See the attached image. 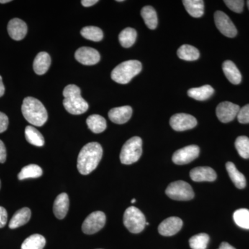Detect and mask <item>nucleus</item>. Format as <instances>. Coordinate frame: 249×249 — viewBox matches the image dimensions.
Segmentation results:
<instances>
[{
  "label": "nucleus",
  "mask_w": 249,
  "mask_h": 249,
  "mask_svg": "<svg viewBox=\"0 0 249 249\" xmlns=\"http://www.w3.org/2000/svg\"><path fill=\"white\" fill-rule=\"evenodd\" d=\"M224 2L233 12L240 14L243 11L245 1L242 0H225Z\"/></svg>",
  "instance_id": "nucleus-36"
},
{
  "label": "nucleus",
  "mask_w": 249,
  "mask_h": 249,
  "mask_svg": "<svg viewBox=\"0 0 249 249\" xmlns=\"http://www.w3.org/2000/svg\"><path fill=\"white\" fill-rule=\"evenodd\" d=\"M77 61L84 65H93L101 60V55L97 50L91 47H80L75 53Z\"/></svg>",
  "instance_id": "nucleus-13"
},
{
  "label": "nucleus",
  "mask_w": 249,
  "mask_h": 249,
  "mask_svg": "<svg viewBox=\"0 0 249 249\" xmlns=\"http://www.w3.org/2000/svg\"><path fill=\"white\" fill-rule=\"evenodd\" d=\"M237 117L240 124H249V104L240 108Z\"/></svg>",
  "instance_id": "nucleus-37"
},
{
  "label": "nucleus",
  "mask_w": 249,
  "mask_h": 249,
  "mask_svg": "<svg viewBox=\"0 0 249 249\" xmlns=\"http://www.w3.org/2000/svg\"><path fill=\"white\" fill-rule=\"evenodd\" d=\"M5 92V88L4 83H3L2 78L0 76V97L4 96Z\"/></svg>",
  "instance_id": "nucleus-43"
},
{
  "label": "nucleus",
  "mask_w": 249,
  "mask_h": 249,
  "mask_svg": "<svg viewBox=\"0 0 249 249\" xmlns=\"http://www.w3.org/2000/svg\"><path fill=\"white\" fill-rule=\"evenodd\" d=\"M191 179L196 182L214 181L217 178V174L210 167H197L190 173Z\"/></svg>",
  "instance_id": "nucleus-16"
},
{
  "label": "nucleus",
  "mask_w": 249,
  "mask_h": 249,
  "mask_svg": "<svg viewBox=\"0 0 249 249\" xmlns=\"http://www.w3.org/2000/svg\"><path fill=\"white\" fill-rule=\"evenodd\" d=\"M235 145L239 155L244 159H249V138L240 136L236 139Z\"/></svg>",
  "instance_id": "nucleus-35"
},
{
  "label": "nucleus",
  "mask_w": 249,
  "mask_h": 249,
  "mask_svg": "<svg viewBox=\"0 0 249 249\" xmlns=\"http://www.w3.org/2000/svg\"><path fill=\"white\" fill-rule=\"evenodd\" d=\"M197 121L194 116L190 114L179 113L170 118V124L172 128L178 132L188 130L196 127Z\"/></svg>",
  "instance_id": "nucleus-10"
},
{
  "label": "nucleus",
  "mask_w": 249,
  "mask_h": 249,
  "mask_svg": "<svg viewBox=\"0 0 249 249\" xmlns=\"http://www.w3.org/2000/svg\"><path fill=\"white\" fill-rule=\"evenodd\" d=\"M10 1H11V0H0L1 4H6V3H9Z\"/></svg>",
  "instance_id": "nucleus-44"
},
{
  "label": "nucleus",
  "mask_w": 249,
  "mask_h": 249,
  "mask_svg": "<svg viewBox=\"0 0 249 249\" xmlns=\"http://www.w3.org/2000/svg\"><path fill=\"white\" fill-rule=\"evenodd\" d=\"M183 227V221L180 218L171 217L164 219L159 226V232L163 236H173L178 233Z\"/></svg>",
  "instance_id": "nucleus-14"
},
{
  "label": "nucleus",
  "mask_w": 249,
  "mask_h": 249,
  "mask_svg": "<svg viewBox=\"0 0 249 249\" xmlns=\"http://www.w3.org/2000/svg\"><path fill=\"white\" fill-rule=\"evenodd\" d=\"M9 126V118L4 114L0 112V133L5 132Z\"/></svg>",
  "instance_id": "nucleus-38"
},
{
  "label": "nucleus",
  "mask_w": 249,
  "mask_h": 249,
  "mask_svg": "<svg viewBox=\"0 0 249 249\" xmlns=\"http://www.w3.org/2000/svg\"><path fill=\"white\" fill-rule=\"evenodd\" d=\"M31 217V211L29 208H22L18 211L9 222V228L11 229L22 227L29 222Z\"/></svg>",
  "instance_id": "nucleus-20"
},
{
  "label": "nucleus",
  "mask_w": 249,
  "mask_h": 249,
  "mask_svg": "<svg viewBox=\"0 0 249 249\" xmlns=\"http://www.w3.org/2000/svg\"><path fill=\"white\" fill-rule=\"evenodd\" d=\"M218 249H235V248H234L232 246L229 245L227 242H222Z\"/></svg>",
  "instance_id": "nucleus-42"
},
{
  "label": "nucleus",
  "mask_w": 249,
  "mask_h": 249,
  "mask_svg": "<svg viewBox=\"0 0 249 249\" xmlns=\"http://www.w3.org/2000/svg\"><path fill=\"white\" fill-rule=\"evenodd\" d=\"M226 168L231 179L239 189L245 188L246 186V178L243 174L237 169L235 164L232 162H227Z\"/></svg>",
  "instance_id": "nucleus-24"
},
{
  "label": "nucleus",
  "mask_w": 249,
  "mask_h": 249,
  "mask_svg": "<svg viewBox=\"0 0 249 249\" xmlns=\"http://www.w3.org/2000/svg\"><path fill=\"white\" fill-rule=\"evenodd\" d=\"M131 202H132V204H134V203L136 202V199H132V201H131Z\"/></svg>",
  "instance_id": "nucleus-45"
},
{
  "label": "nucleus",
  "mask_w": 249,
  "mask_h": 249,
  "mask_svg": "<svg viewBox=\"0 0 249 249\" xmlns=\"http://www.w3.org/2000/svg\"><path fill=\"white\" fill-rule=\"evenodd\" d=\"M240 109V106L237 105L229 101H224L218 105L216 109V114L221 122L227 124L234 120Z\"/></svg>",
  "instance_id": "nucleus-12"
},
{
  "label": "nucleus",
  "mask_w": 249,
  "mask_h": 249,
  "mask_svg": "<svg viewBox=\"0 0 249 249\" xmlns=\"http://www.w3.org/2000/svg\"><path fill=\"white\" fill-rule=\"evenodd\" d=\"M106 216L101 211H96L89 214L82 225L83 232L92 235L99 231L106 225Z\"/></svg>",
  "instance_id": "nucleus-8"
},
{
  "label": "nucleus",
  "mask_w": 249,
  "mask_h": 249,
  "mask_svg": "<svg viewBox=\"0 0 249 249\" xmlns=\"http://www.w3.org/2000/svg\"><path fill=\"white\" fill-rule=\"evenodd\" d=\"M80 89L75 85H69L63 90V106L65 109L73 115H79L88 111L89 105L83 99Z\"/></svg>",
  "instance_id": "nucleus-3"
},
{
  "label": "nucleus",
  "mask_w": 249,
  "mask_h": 249,
  "mask_svg": "<svg viewBox=\"0 0 249 249\" xmlns=\"http://www.w3.org/2000/svg\"><path fill=\"white\" fill-rule=\"evenodd\" d=\"M0 188H1V181H0Z\"/></svg>",
  "instance_id": "nucleus-47"
},
{
  "label": "nucleus",
  "mask_w": 249,
  "mask_h": 249,
  "mask_svg": "<svg viewBox=\"0 0 249 249\" xmlns=\"http://www.w3.org/2000/svg\"><path fill=\"white\" fill-rule=\"evenodd\" d=\"M87 124L91 132L99 134L104 132L107 127V122L103 116L98 114H93L87 119Z\"/></svg>",
  "instance_id": "nucleus-25"
},
{
  "label": "nucleus",
  "mask_w": 249,
  "mask_h": 249,
  "mask_svg": "<svg viewBox=\"0 0 249 249\" xmlns=\"http://www.w3.org/2000/svg\"><path fill=\"white\" fill-rule=\"evenodd\" d=\"M22 112L26 120L33 125L41 127L48 119V114L43 104L39 100L30 96L23 101Z\"/></svg>",
  "instance_id": "nucleus-2"
},
{
  "label": "nucleus",
  "mask_w": 249,
  "mask_h": 249,
  "mask_svg": "<svg viewBox=\"0 0 249 249\" xmlns=\"http://www.w3.org/2000/svg\"><path fill=\"white\" fill-rule=\"evenodd\" d=\"M214 92L213 88L211 85H206L200 88H192L188 90V95L196 101H203L211 98Z\"/></svg>",
  "instance_id": "nucleus-23"
},
{
  "label": "nucleus",
  "mask_w": 249,
  "mask_h": 249,
  "mask_svg": "<svg viewBox=\"0 0 249 249\" xmlns=\"http://www.w3.org/2000/svg\"><path fill=\"white\" fill-rule=\"evenodd\" d=\"M137 33L132 28H126L124 29L119 36V42L122 47L129 48L132 47L137 40Z\"/></svg>",
  "instance_id": "nucleus-30"
},
{
  "label": "nucleus",
  "mask_w": 249,
  "mask_h": 249,
  "mask_svg": "<svg viewBox=\"0 0 249 249\" xmlns=\"http://www.w3.org/2000/svg\"><path fill=\"white\" fill-rule=\"evenodd\" d=\"M187 12L193 18H201L204 14V1L202 0H183Z\"/></svg>",
  "instance_id": "nucleus-22"
},
{
  "label": "nucleus",
  "mask_w": 249,
  "mask_h": 249,
  "mask_svg": "<svg viewBox=\"0 0 249 249\" xmlns=\"http://www.w3.org/2000/svg\"><path fill=\"white\" fill-rule=\"evenodd\" d=\"M26 139L31 145L42 147L45 145V139L42 134L33 126L29 125L25 129Z\"/></svg>",
  "instance_id": "nucleus-28"
},
{
  "label": "nucleus",
  "mask_w": 249,
  "mask_h": 249,
  "mask_svg": "<svg viewBox=\"0 0 249 249\" xmlns=\"http://www.w3.org/2000/svg\"><path fill=\"white\" fill-rule=\"evenodd\" d=\"M124 224L129 232L139 233L145 229L146 219L140 210L134 206H131L124 211Z\"/></svg>",
  "instance_id": "nucleus-6"
},
{
  "label": "nucleus",
  "mask_w": 249,
  "mask_h": 249,
  "mask_svg": "<svg viewBox=\"0 0 249 249\" xmlns=\"http://www.w3.org/2000/svg\"><path fill=\"white\" fill-rule=\"evenodd\" d=\"M142 139L139 137H134L127 141L121 149V163L130 165L138 161L142 155Z\"/></svg>",
  "instance_id": "nucleus-5"
},
{
  "label": "nucleus",
  "mask_w": 249,
  "mask_h": 249,
  "mask_svg": "<svg viewBox=\"0 0 249 249\" xmlns=\"http://www.w3.org/2000/svg\"><path fill=\"white\" fill-rule=\"evenodd\" d=\"M42 168L39 165L36 164L28 165L21 170L20 173L18 174V178L19 180L27 179L30 178H38L42 176Z\"/></svg>",
  "instance_id": "nucleus-31"
},
{
  "label": "nucleus",
  "mask_w": 249,
  "mask_h": 249,
  "mask_svg": "<svg viewBox=\"0 0 249 249\" xmlns=\"http://www.w3.org/2000/svg\"><path fill=\"white\" fill-rule=\"evenodd\" d=\"M142 70V65L139 60H131L119 64L111 71V77L119 84H127Z\"/></svg>",
  "instance_id": "nucleus-4"
},
{
  "label": "nucleus",
  "mask_w": 249,
  "mask_h": 249,
  "mask_svg": "<svg viewBox=\"0 0 249 249\" xmlns=\"http://www.w3.org/2000/svg\"><path fill=\"white\" fill-rule=\"evenodd\" d=\"M51 65V57L47 52H40L36 55L34 62V70L37 75L45 74Z\"/></svg>",
  "instance_id": "nucleus-21"
},
{
  "label": "nucleus",
  "mask_w": 249,
  "mask_h": 249,
  "mask_svg": "<svg viewBox=\"0 0 249 249\" xmlns=\"http://www.w3.org/2000/svg\"><path fill=\"white\" fill-rule=\"evenodd\" d=\"M98 0H83L81 1V4L85 7H89V6H93L98 3Z\"/></svg>",
  "instance_id": "nucleus-41"
},
{
  "label": "nucleus",
  "mask_w": 249,
  "mask_h": 249,
  "mask_svg": "<svg viewBox=\"0 0 249 249\" xmlns=\"http://www.w3.org/2000/svg\"><path fill=\"white\" fill-rule=\"evenodd\" d=\"M80 34L88 40L93 42H100L103 40V33L100 28L89 26L85 27L80 31Z\"/></svg>",
  "instance_id": "nucleus-32"
},
{
  "label": "nucleus",
  "mask_w": 249,
  "mask_h": 249,
  "mask_svg": "<svg viewBox=\"0 0 249 249\" xmlns=\"http://www.w3.org/2000/svg\"><path fill=\"white\" fill-rule=\"evenodd\" d=\"M70 208V199L68 195L61 193L57 196L53 204V213L59 219H64L66 217Z\"/></svg>",
  "instance_id": "nucleus-18"
},
{
  "label": "nucleus",
  "mask_w": 249,
  "mask_h": 249,
  "mask_svg": "<svg viewBox=\"0 0 249 249\" xmlns=\"http://www.w3.org/2000/svg\"><path fill=\"white\" fill-rule=\"evenodd\" d=\"M199 155V147L192 145L179 149L174 153L173 161L177 165H185L191 163Z\"/></svg>",
  "instance_id": "nucleus-11"
},
{
  "label": "nucleus",
  "mask_w": 249,
  "mask_h": 249,
  "mask_svg": "<svg viewBox=\"0 0 249 249\" xmlns=\"http://www.w3.org/2000/svg\"><path fill=\"white\" fill-rule=\"evenodd\" d=\"M6 160V150L4 142L0 140V163H4Z\"/></svg>",
  "instance_id": "nucleus-40"
},
{
  "label": "nucleus",
  "mask_w": 249,
  "mask_h": 249,
  "mask_svg": "<svg viewBox=\"0 0 249 249\" xmlns=\"http://www.w3.org/2000/svg\"><path fill=\"white\" fill-rule=\"evenodd\" d=\"M247 6H248V8H249V0L248 1H247Z\"/></svg>",
  "instance_id": "nucleus-46"
},
{
  "label": "nucleus",
  "mask_w": 249,
  "mask_h": 249,
  "mask_svg": "<svg viewBox=\"0 0 249 249\" xmlns=\"http://www.w3.org/2000/svg\"><path fill=\"white\" fill-rule=\"evenodd\" d=\"M132 108L130 106H123L113 108L108 113L109 119L116 124H124L130 119Z\"/></svg>",
  "instance_id": "nucleus-17"
},
{
  "label": "nucleus",
  "mask_w": 249,
  "mask_h": 249,
  "mask_svg": "<svg viewBox=\"0 0 249 249\" xmlns=\"http://www.w3.org/2000/svg\"><path fill=\"white\" fill-rule=\"evenodd\" d=\"M8 220L7 211L4 207L0 206V229L5 227Z\"/></svg>",
  "instance_id": "nucleus-39"
},
{
  "label": "nucleus",
  "mask_w": 249,
  "mask_h": 249,
  "mask_svg": "<svg viewBox=\"0 0 249 249\" xmlns=\"http://www.w3.org/2000/svg\"><path fill=\"white\" fill-rule=\"evenodd\" d=\"M214 19L216 27L223 35L228 37H234L237 36V29L227 14L222 11H216L214 14Z\"/></svg>",
  "instance_id": "nucleus-9"
},
{
  "label": "nucleus",
  "mask_w": 249,
  "mask_h": 249,
  "mask_svg": "<svg viewBox=\"0 0 249 249\" xmlns=\"http://www.w3.org/2000/svg\"><path fill=\"white\" fill-rule=\"evenodd\" d=\"M235 224L242 229H249V210L241 209L233 214Z\"/></svg>",
  "instance_id": "nucleus-34"
},
{
  "label": "nucleus",
  "mask_w": 249,
  "mask_h": 249,
  "mask_svg": "<svg viewBox=\"0 0 249 249\" xmlns=\"http://www.w3.org/2000/svg\"><path fill=\"white\" fill-rule=\"evenodd\" d=\"M165 194L170 199L178 201L191 200L195 196L191 185L183 181H177L170 183L165 190Z\"/></svg>",
  "instance_id": "nucleus-7"
},
{
  "label": "nucleus",
  "mask_w": 249,
  "mask_h": 249,
  "mask_svg": "<svg viewBox=\"0 0 249 249\" xmlns=\"http://www.w3.org/2000/svg\"><path fill=\"white\" fill-rule=\"evenodd\" d=\"M222 70L226 77L232 84L239 85L242 81V75L234 62L226 60L223 63Z\"/></svg>",
  "instance_id": "nucleus-19"
},
{
  "label": "nucleus",
  "mask_w": 249,
  "mask_h": 249,
  "mask_svg": "<svg viewBox=\"0 0 249 249\" xmlns=\"http://www.w3.org/2000/svg\"><path fill=\"white\" fill-rule=\"evenodd\" d=\"M210 241L209 235L206 233H199L193 236L189 240L192 249H206Z\"/></svg>",
  "instance_id": "nucleus-33"
},
{
  "label": "nucleus",
  "mask_w": 249,
  "mask_h": 249,
  "mask_svg": "<svg viewBox=\"0 0 249 249\" xmlns=\"http://www.w3.org/2000/svg\"><path fill=\"white\" fill-rule=\"evenodd\" d=\"M8 33L10 37L15 40H22L27 34V25L19 18H14L8 24Z\"/></svg>",
  "instance_id": "nucleus-15"
},
{
  "label": "nucleus",
  "mask_w": 249,
  "mask_h": 249,
  "mask_svg": "<svg viewBox=\"0 0 249 249\" xmlns=\"http://www.w3.org/2000/svg\"><path fill=\"white\" fill-rule=\"evenodd\" d=\"M102 146L98 142H91L80 150L77 160V168L80 174L89 175L97 168L103 157Z\"/></svg>",
  "instance_id": "nucleus-1"
},
{
  "label": "nucleus",
  "mask_w": 249,
  "mask_h": 249,
  "mask_svg": "<svg viewBox=\"0 0 249 249\" xmlns=\"http://www.w3.org/2000/svg\"><path fill=\"white\" fill-rule=\"evenodd\" d=\"M45 245L46 240L43 236L34 234L24 241L21 249H43Z\"/></svg>",
  "instance_id": "nucleus-29"
},
{
  "label": "nucleus",
  "mask_w": 249,
  "mask_h": 249,
  "mask_svg": "<svg viewBox=\"0 0 249 249\" xmlns=\"http://www.w3.org/2000/svg\"><path fill=\"white\" fill-rule=\"evenodd\" d=\"M178 58L186 61H194L200 56L199 50L193 46L183 45L178 51Z\"/></svg>",
  "instance_id": "nucleus-27"
},
{
  "label": "nucleus",
  "mask_w": 249,
  "mask_h": 249,
  "mask_svg": "<svg viewBox=\"0 0 249 249\" xmlns=\"http://www.w3.org/2000/svg\"><path fill=\"white\" fill-rule=\"evenodd\" d=\"M142 19L149 29L154 30L158 25L157 12L152 6H147L142 8L141 11Z\"/></svg>",
  "instance_id": "nucleus-26"
}]
</instances>
